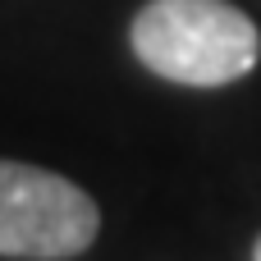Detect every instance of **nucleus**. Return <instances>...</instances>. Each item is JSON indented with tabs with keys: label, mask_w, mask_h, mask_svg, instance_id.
<instances>
[{
	"label": "nucleus",
	"mask_w": 261,
	"mask_h": 261,
	"mask_svg": "<svg viewBox=\"0 0 261 261\" xmlns=\"http://www.w3.org/2000/svg\"><path fill=\"white\" fill-rule=\"evenodd\" d=\"M133 55L184 87H225L257 69L261 32L229 0H147L128 28Z\"/></svg>",
	"instance_id": "1"
},
{
	"label": "nucleus",
	"mask_w": 261,
	"mask_h": 261,
	"mask_svg": "<svg viewBox=\"0 0 261 261\" xmlns=\"http://www.w3.org/2000/svg\"><path fill=\"white\" fill-rule=\"evenodd\" d=\"M96 202L55 170L0 161V257L64 261L96 243Z\"/></svg>",
	"instance_id": "2"
},
{
	"label": "nucleus",
	"mask_w": 261,
	"mask_h": 261,
	"mask_svg": "<svg viewBox=\"0 0 261 261\" xmlns=\"http://www.w3.org/2000/svg\"><path fill=\"white\" fill-rule=\"evenodd\" d=\"M252 261H261V239H257V248H252Z\"/></svg>",
	"instance_id": "3"
}]
</instances>
